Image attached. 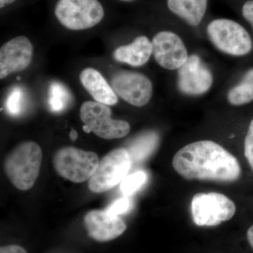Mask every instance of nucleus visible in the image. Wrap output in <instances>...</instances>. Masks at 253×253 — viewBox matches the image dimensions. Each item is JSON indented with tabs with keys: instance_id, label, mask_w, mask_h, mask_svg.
Wrapping results in <instances>:
<instances>
[{
	"instance_id": "f257e3e1",
	"label": "nucleus",
	"mask_w": 253,
	"mask_h": 253,
	"mask_svg": "<svg viewBox=\"0 0 253 253\" xmlns=\"http://www.w3.org/2000/svg\"><path fill=\"white\" fill-rule=\"evenodd\" d=\"M172 166L187 180L230 183L241 176L237 158L212 141H196L181 148L173 158Z\"/></svg>"
},
{
	"instance_id": "f03ea898",
	"label": "nucleus",
	"mask_w": 253,
	"mask_h": 253,
	"mask_svg": "<svg viewBox=\"0 0 253 253\" xmlns=\"http://www.w3.org/2000/svg\"><path fill=\"white\" fill-rule=\"evenodd\" d=\"M42 160L41 146L34 141H25L5 158L4 172L15 187L28 191L33 187L39 176Z\"/></svg>"
},
{
	"instance_id": "7ed1b4c3",
	"label": "nucleus",
	"mask_w": 253,
	"mask_h": 253,
	"mask_svg": "<svg viewBox=\"0 0 253 253\" xmlns=\"http://www.w3.org/2000/svg\"><path fill=\"white\" fill-rule=\"evenodd\" d=\"M132 163L126 148L112 150L99 161L94 174L88 180V188L96 194L109 191L127 176Z\"/></svg>"
},
{
	"instance_id": "20e7f679",
	"label": "nucleus",
	"mask_w": 253,
	"mask_h": 253,
	"mask_svg": "<svg viewBox=\"0 0 253 253\" xmlns=\"http://www.w3.org/2000/svg\"><path fill=\"white\" fill-rule=\"evenodd\" d=\"M80 115L84 124V131L86 133L92 131L102 139H120L127 135L130 131L129 123L111 118V110L108 105L86 101L81 106Z\"/></svg>"
},
{
	"instance_id": "39448f33",
	"label": "nucleus",
	"mask_w": 253,
	"mask_h": 253,
	"mask_svg": "<svg viewBox=\"0 0 253 253\" xmlns=\"http://www.w3.org/2000/svg\"><path fill=\"white\" fill-rule=\"evenodd\" d=\"M99 163L96 153L72 146L59 149L53 158V165L58 174L75 183L89 180Z\"/></svg>"
},
{
	"instance_id": "423d86ee",
	"label": "nucleus",
	"mask_w": 253,
	"mask_h": 253,
	"mask_svg": "<svg viewBox=\"0 0 253 253\" xmlns=\"http://www.w3.org/2000/svg\"><path fill=\"white\" fill-rule=\"evenodd\" d=\"M236 205L225 195L219 193H198L191 201L193 220L197 226H214L230 220Z\"/></svg>"
},
{
	"instance_id": "0eeeda50",
	"label": "nucleus",
	"mask_w": 253,
	"mask_h": 253,
	"mask_svg": "<svg viewBox=\"0 0 253 253\" xmlns=\"http://www.w3.org/2000/svg\"><path fill=\"white\" fill-rule=\"evenodd\" d=\"M54 13L61 24L73 31L94 27L104 16V8L98 0H59Z\"/></svg>"
},
{
	"instance_id": "6e6552de",
	"label": "nucleus",
	"mask_w": 253,
	"mask_h": 253,
	"mask_svg": "<svg viewBox=\"0 0 253 253\" xmlns=\"http://www.w3.org/2000/svg\"><path fill=\"white\" fill-rule=\"evenodd\" d=\"M207 32L210 40L218 49L231 56L249 54L253 42L247 31L232 20L220 18L211 21Z\"/></svg>"
},
{
	"instance_id": "1a4fd4ad",
	"label": "nucleus",
	"mask_w": 253,
	"mask_h": 253,
	"mask_svg": "<svg viewBox=\"0 0 253 253\" xmlns=\"http://www.w3.org/2000/svg\"><path fill=\"white\" fill-rule=\"evenodd\" d=\"M111 86L120 97L137 107L147 104L152 96V83L141 73L129 71L116 73L111 81Z\"/></svg>"
},
{
	"instance_id": "9d476101",
	"label": "nucleus",
	"mask_w": 253,
	"mask_h": 253,
	"mask_svg": "<svg viewBox=\"0 0 253 253\" xmlns=\"http://www.w3.org/2000/svg\"><path fill=\"white\" fill-rule=\"evenodd\" d=\"M152 44L156 62L166 69H179L189 58L184 42L172 32H160L154 36Z\"/></svg>"
},
{
	"instance_id": "9b49d317",
	"label": "nucleus",
	"mask_w": 253,
	"mask_h": 253,
	"mask_svg": "<svg viewBox=\"0 0 253 253\" xmlns=\"http://www.w3.org/2000/svg\"><path fill=\"white\" fill-rule=\"evenodd\" d=\"M33 54V44L26 37H16L5 43L0 49V78L27 68Z\"/></svg>"
},
{
	"instance_id": "f8f14e48",
	"label": "nucleus",
	"mask_w": 253,
	"mask_h": 253,
	"mask_svg": "<svg viewBox=\"0 0 253 253\" xmlns=\"http://www.w3.org/2000/svg\"><path fill=\"white\" fill-rule=\"evenodd\" d=\"M212 76L197 55H192L179 69L178 86L186 94L200 95L211 89Z\"/></svg>"
},
{
	"instance_id": "ddd939ff",
	"label": "nucleus",
	"mask_w": 253,
	"mask_h": 253,
	"mask_svg": "<svg viewBox=\"0 0 253 253\" xmlns=\"http://www.w3.org/2000/svg\"><path fill=\"white\" fill-rule=\"evenodd\" d=\"M84 221L89 236L99 242L117 239L126 229V222L119 216L107 211H89Z\"/></svg>"
},
{
	"instance_id": "4468645a",
	"label": "nucleus",
	"mask_w": 253,
	"mask_h": 253,
	"mask_svg": "<svg viewBox=\"0 0 253 253\" xmlns=\"http://www.w3.org/2000/svg\"><path fill=\"white\" fill-rule=\"evenodd\" d=\"M80 80L82 85L96 102L108 106L117 104V94L99 71L94 68H86L81 73Z\"/></svg>"
},
{
	"instance_id": "2eb2a0df",
	"label": "nucleus",
	"mask_w": 253,
	"mask_h": 253,
	"mask_svg": "<svg viewBox=\"0 0 253 253\" xmlns=\"http://www.w3.org/2000/svg\"><path fill=\"white\" fill-rule=\"evenodd\" d=\"M152 54V42L146 36H139L131 44L115 50L113 57L119 62L137 67L147 63Z\"/></svg>"
},
{
	"instance_id": "dca6fc26",
	"label": "nucleus",
	"mask_w": 253,
	"mask_h": 253,
	"mask_svg": "<svg viewBox=\"0 0 253 253\" xmlns=\"http://www.w3.org/2000/svg\"><path fill=\"white\" fill-rule=\"evenodd\" d=\"M207 2V0H168V6L172 12L189 25L196 26L204 17Z\"/></svg>"
},
{
	"instance_id": "f3484780",
	"label": "nucleus",
	"mask_w": 253,
	"mask_h": 253,
	"mask_svg": "<svg viewBox=\"0 0 253 253\" xmlns=\"http://www.w3.org/2000/svg\"><path fill=\"white\" fill-rule=\"evenodd\" d=\"M160 138L155 131H147L131 141L127 149L132 162L144 161L154 152L159 144Z\"/></svg>"
},
{
	"instance_id": "a211bd4d",
	"label": "nucleus",
	"mask_w": 253,
	"mask_h": 253,
	"mask_svg": "<svg viewBox=\"0 0 253 253\" xmlns=\"http://www.w3.org/2000/svg\"><path fill=\"white\" fill-rule=\"evenodd\" d=\"M228 100L234 106L247 104L253 101V68L247 71L241 83L229 91Z\"/></svg>"
},
{
	"instance_id": "6ab92c4d",
	"label": "nucleus",
	"mask_w": 253,
	"mask_h": 253,
	"mask_svg": "<svg viewBox=\"0 0 253 253\" xmlns=\"http://www.w3.org/2000/svg\"><path fill=\"white\" fill-rule=\"evenodd\" d=\"M48 94V105L49 109L54 113L62 112L72 101L71 91L59 82H54L50 84Z\"/></svg>"
},
{
	"instance_id": "aec40b11",
	"label": "nucleus",
	"mask_w": 253,
	"mask_h": 253,
	"mask_svg": "<svg viewBox=\"0 0 253 253\" xmlns=\"http://www.w3.org/2000/svg\"><path fill=\"white\" fill-rule=\"evenodd\" d=\"M26 94L21 86H15L9 91L6 100V109L11 116H19L26 105Z\"/></svg>"
},
{
	"instance_id": "412c9836",
	"label": "nucleus",
	"mask_w": 253,
	"mask_h": 253,
	"mask_svg": "<svg viewBox=\"0 0 253 253\" xmlns=\"http://www.w3.org/2000/svg\"><path fill=\"white\" fill-rule=\"evenodd\" d=\"M147 180V175L143 171H138L125 178L121 184V190L125 196H129L144 185Z\"/></svg>"
},
{
	"instance_id": "4be33fe9",
	"label": "nucleus",
	"mask_w": 253,
	"mask_h": 253,
	"mask_svg": "<svg viewBox=\"0 0 253 253\" xmlns=\"http://www.w3.org/2000/svg\"><path fill=\"white\" fill-rule=\"evenodd\" d=\"M131 207L130 199L128 196H125V197L116 200L106 211L111 214L119 216L120 214H126L131 209Z\"/></svg>"
},
{
	"instance_id": "5701e85b",
	"label": "nucleus",
	"mask_w": 253,
	"mask_h": 253,
	"mask_svg": "<svg viewBox=\"0 0 253 253\" xmlns=\"http://www.w3.org/2000/svg\"><path fill=\"white\" fill-rule=\"evenodd\" d=\"M244 155L253 170V119L250 123L249 130L245 138Z\"/></svg>"
},
{
	"instance_id": "b1692460",
	"label": "nucleus",
	"mask_w": 253,
	"mask_h": 253,
	"mask_svg": "<svg viewBox=\"0 0 253 253\" xmlns=\"http://www.w3.org/2000/svg\"><path fill=\"white\" fill-rule=\"evenodd\" d=\"M242 14L253 28V0H249L245 3L243 6Z\"/></svg>"
},
{
	"instance_id": "393cba45",
	"label": "nucleus",
	"mask_w": 253,
	"mask_h": 253,
	"mask_svg": "<svg viewBox=\"0 0 253 253\" xmlns=\"http://www.w3.org/2000/svg\"><path fill=\"white\" fill-rule=\"evenodd\" d=\"M0 253H28L21 246L17 245H8L0 249Z\"/></svg>"
},
{
	"instance_id": "a878e982",
	"label": "nucleus",
	"mask_w": 253,
	"mask_h": 253,
	"mask_svg": "<svg viewBox=\"0 0 253 253\" xmlns=\"http://www.w3.org/2000/svg\"><path fill=\"white\" fill-rule=\"evenodd\" d=\"M247 238L250 245L253 249V225L251 226L248 230Z\"/></svg>"
},
{
	"instance_id": "bb28decb",
	"label": "nucleus",
	"mask_w": 253,
	"mask_h": 253,
	"mask_svg": "<svg viewBox=\"0 0 253 253\" xmlns=\"http://www.w3.org/2000/svg\"><path fill=\"white\" fill-rule=\"evenodd\" d=\"M16 0H0V7H4V6L14 2Z\"/></svg>"
},
{
	"instance_id": "cd10ccee",
	"label": "nucleus",
	"mask_w": 253,
	"mask_h": 253,
	"mask_svg": "<svg viewBox=\"0 0 253 253\" xmlns=\"http://www.w3.org/2000/svg\"><path fill=\"white\" fill-rule=\"evenodd\" d=\"M70 137H71V139H72V140H76V139L78 138L77 131L74 130V129H72V131H71V133H70Z\"/></svg>"
},
{
	"instance_id": "c85d7f7f",
	"label": "nucleus",
	"mask_w": 253,
	"mask_h": 253,
	"mask_svg": "<svg viewBox=\"0 0 253 253\" xmlns=\"http://www.w3.org/2000/svg\"><path fill=\"white\" fill-rule=\"evenodd\" d=\"M123 1H130V0H123Z\"/></svg>"
}]
</instances>
